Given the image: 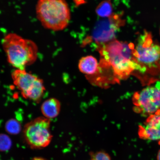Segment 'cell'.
<instances>
[{
  "instance_id": "obj_1",
  "label": "cell",
  "mask_w": 160,
  "mask_h": 160,
  "mask_svg": "<svg viewBox=\"0 0 160 160\" xmlns=\"http://www.w3.org/2000/svg\"><path fill=\"white\" fill-rule=\"evenodd\" d=\"M135 49L132 43L116 39L99 46L98 50L101 57L99 68H111L118 80L127 78L133 71L138 70L133 55Z\"/></svg>"
},
{
  "instance_id": "obj_2",
  "label": "cell",
  "mask_w": 160,
  "mask_h": 160,
  "mask_svg": "<svg viewBox=\"0 0 160 160\" xmlns=\"http://www.w3.org/2000/svg\"><path fill=\"white\" fill-rule=\"evenodd\" d=\"M133 55L137 71L151 82L160 81V45L153 41L151 33L145 31L140 35Z\"/></svg>"
},
{
  "instance_id": "obj_3",
  "label": "cell",
  "mask_w": 160,
  "mask_h": 160,
  "mask_svg": "<svg viewBox=\"0 0 160 160\" xmlns=\"http://www.w3.org/2000/svg\"><path fill=\"white\" fill-rule=\"evenodd\" d=\"M8 62L16 69L25 70L35 63L38 49L32 40L23 38L15 33H9L2 41Z\"/></svg>"
},
{
  "instance_id": "obj_4",
  "label": "cell",
  "mask_w": 160,
  "mask_h": 160,
  "mask_svg": "<svg viewBox=\"0 0 160 160\" xmlns=\"http://www.w3.org/2000/svg\"><path fill=\"white\" fill-rule=\"evenodd\" d=\"M36 11L43 27L54 31L65 29L71 19V12L66 0H38Z\"/></svg>"
},
{
  "instance_id": "obj_5",
  "label": "cell",
  "mask_w": 160,
  "mask_h": 160,
  "mask_svg": "<svg viewBox=\"0 0 160 160\" xmlns=\"http://www.w3.org/2000/svg\"><path fill=\"white\" fill-rule=\"evenodd\" d=\"M51 122V119L41 117L32 120L25 125L24 138L31 148H43L51 143L53 137L50 129Z\"/></svg>"
},
{
  "instance_id": "obj_6",
  "label": "cell",
  "mask_w": 160,
  "mask_h": 160,
  "mask_svg": "<svg viewBox=\"0 0 160 160\" xmlns=\"http://www.w3.org/2000/svg\"><path fill=\"white\" fill-rule=\"evenodd\" d=\"M14 84L23 98L39 102L45 91L42 79L25 70L16 69L12 73Z\"/></svg>"
},
{
  "instance_id": "obj_7",
  "label": "cell",
  "mask_w": 160,
  "mask_h": 160,
  "mask_svg": "<svg viewBox=\"0 0 160 160\" xmlns=\"http://www.w3.org/2000/svg\"><path fill=\"white\" fill-rule=\"evenodd\" d=\"M124 24V21L119 15L99 20L96 23L91 34L86 41V43L94 42L100 46L115 39L116 33Z\"/></svg>"
},
{
  "instance_id": "obj_8",
  "label": "cell",
  "mask_w": 160,
  "mask_h": 160,
  "mask_svg": "<svg viewBox=\"0 0 160 160\" xmlns=\"http://www.w3.org/2000/svg\"><path fill=\"white\" fill-rule=\"evenodd\" d=\"M134 110L144 115L153 114L160 109V89L149 86L133 95Z\"/></svg>"
},
{
  "instance_id": "obj_9",
  "label": "cell",
  "mask_w": 160,
  "mask_h": 160,
  "mask_svg": "<svg viewBox=\"0 0 160 160\" xmlns=\"http://www.w3.org/2000/svg\"><path fill=\"white\" fill-rule=\"evenodd\" d=\"M138 135L140 138L160 141V109L149 116L143 125H140Z\"/></svg>"
},
{
  "instance_id": "obj_10",
  "label": "cell",
  "mask_w": 160,
  "mask_h": 160,
  "mask_svg": "<svg viewBox=\"0 0 160 160\" xmlns=\"http://www.w3.org/2000/svg\"><path fill=\"white\" fill-rule=\"evenodd\" d=\"M61 109V103L55 98L46 100L41 106V111L43 117L51 119L59 115Z\"/></svg>"
},
{
  "instance_id": "obj_11",
  "label": "cell",
  "mask_w": 160,
  "mask_h": 160,
  "mask_svg": "<svg viewBox=\"0 0 160 160\" xmlns=\"http://www.w3.org/2000/svg\"><path fill=\"white\" fill-rule=\"evenodd\" d=\"M79 71L85 74H95L99 70V65L97 60L92 56L82 58L78 63Z\"/></svg>"
},
{
  "instance_id": "obj_12",
  "label": "cell",
  "mask_w": 160,
  "mask_h": 160,
  "mask_svg": "<svg viewBox=\"0 0 160 160\" xmlns=\"http://www.w3.org/2000/svg\"><path fill=\"white\" fill-rule=\"evenodd\" d=\"M113 6L110 0L101 2L96 8L95 12L99 17L106 18L113 15Z\"/></svg>"
},
{
  "instance_id": "obj_13",
  "label": "cell",
  "mask_w": 160,
  "mask_h": 160,
  "mask_svg": "<svg viewBox=\"0 0 160 160\" xmlns=\"http://www.w3.org/2000/svg\"><path fill=\"white\" fill-rule=\"evenodd\" d=\"M6 131L11 135H16L19 133L21 130V123L15 119H12L6 123Z\"/></svg>"
},
{
  "instance_id": "obj_14",
  "label": "cell",
  "mask_w": 160,
  "mask_h": 160,
  "mask_svg": "<svg viewBox=\"0 0 160 160\" xmlns=\"http://www.w3.org/2000/svg\"><path fill=\"white\" fill-rule=\"evenodd\" d=\"M90 160H112L108 153L104 151L91 152Z\"/></svg>"
},
{
  "instance_id": "obj_15",
  "label": "cell",
  "mask_w": 160,
  "mask_h": 160,
  "mask_svg": "<svg viewBox=\"0 0 160 160\" xmlns=\"http://www.w3.org/2000/svg\"><path fill=\"white\" fill-rule=\"evenodd\" d=\"M1 148L2 151H5L9 149L12 144L11 139L7 135L1 134Z\"/></svg>"
},
{
  "instance_id": "obj_16",
  "label": "cell",
  "mask_w": 160,
  "mask_h": 160,
  "mask_svg": "<svg viewBox=\"0 0 160 160\" xmlns=\"http://www.w3.org/2000/svg\"><path fill=\"white\" fill-rule=\"evenodd\" d=\"M31 160H47L46 159L43 158H40V157H35L33 158V159H32Z\"/></svg>"
},
{
  "instance_id": "obj_17",
  "label": "cell",
  "mask_w": 160,
  "mask_h": 160,
  "mask_svg": "<svg viewBox=\"0 0 160 160\" xmlns=\"http://www.w3.org/2000/svg\"><path fill=\"white\" fill-rule=\"evenodd\" d=\"M76 3H83L84 0H74Z\"/></svg>"
},
{
  "instance_id": "obj_18",
  "label": "cell",
  "mask_w": 160,
  "mask_h": 160,
  "mask_svg": "<svg viewBox=\"0 0 160 160\" xmlns=\"http://www.w3.org/2000/svg\"><path fill=\"white\" fill-rule=\"evenodd\" d=\"M157 159V160H160V149L159 150L158 152Z\"/></svg>"
},
{
  "instance_id": "obj_19",
  "label": "cell",
  "mask_w": 160,
  "mask_h": 160,
  "mask_svg": "<svg viewBox=\"0 0 160 160\" xmlns=\"http://www.w3.org/2000/svg\"><path fill=\"white\" fill-rule=\"evenodd\" d=\"M159 33H160V30H159Z\"/></svg>"
}]
</instances>
